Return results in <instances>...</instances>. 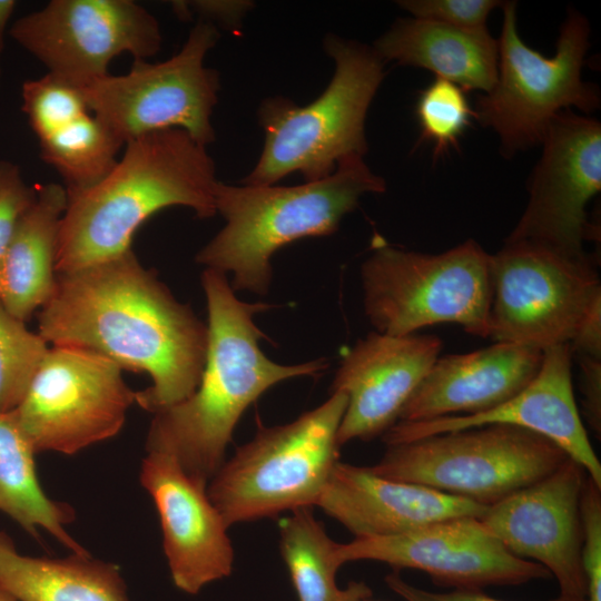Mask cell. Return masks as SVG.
<instances>
[{
  "label": "cell",
  "instance_id": "cell-1",
  "mask_svg": "<svg viewBox=\"0 0 601 601\" xmlns=\"http://www.w3.org/2000/svg\"><path fill=\"white\" fill-rule=\"evenodd\" d=\"M38 334L48 344L87 348L122 371L148 374L152 384L136 392L135 403L152 414L195 392L208 347L207 324L132 249L57 274Z\"/></svg>",
  "mask_w": 601,
  "mask_h": 601
},
{
  "label": "cell",
  "instance_id": "cell-2",
  "mask_svg": "<svg viewBox=\"0 0 601 601\" xmlns=\"http://www.w3.org/2000/svg\"><path fill=\"white\" fill-rule=\"evenodd\" d=\"M201 286L208 347L200 382L186 400L154 413L146 451L171 456L190 479L207 487L249 405L283 381L317 376L328 362L283 365L269 359L259 347L265 334L254 316L272 306L240 300L226 274L215 269L205 268Z\"/></svg>",
  "mask_w": 601,
  "mask_h": 601
},
{
  "label": "cell",
  "instance_id": "cell-3",
  "mask_svg": "<svg viewBox=\"0 0 601 601\" xmlns=\"http://www.w3.org/2000/svg\"><path fill=\"white\" fill-rule=\"evenodd\" d=\"M218 180L206 147L177 128L127 141L112 169L93 186L67 193L56 272L68 273L131 250L137 229L171 207L191 209L200 219L216 215Z\"/></svg>",
  "mask_w": 601,
  "mask_h": 601
},
{
  "label": "cell",
  "instance_id": "cell-4",
  "mask_svg": "<svg viewBox=\"0 0 601 601\" xmlns=\"http://www.w3.org/2000/svg\"><path fill=\"white\" fill-rule=\"evenodd\" d=\"M386 190L361 156L343 159L326 178L297 186L227 185L218 181L215 206L224 227L196 254L206 268L231 273V288L268 293L272 256L303 238L334 234L362 196Z\"/></svg>",
  "mask_w": 601,
  "mask_h": 601
},
{
  "label": "cell",
  "instance_id": "cell-5",
  "mask_svg": "<svg viewBox=\"0 0 601 601\" xmlns=\"http://www.w3.org/2000/svg\"><path fill=\"white\" fill-rule=\"evenodd\" d=\"M324 49L335 68L319 97L306 106L282 96L260 104L264 145L243 185H275L294 173L305 181L321 180L343 159L366 154V115L384 79L385 62L374 48L332 33Z\"/></svg>",
  "mask_w": 601,
  "mask_h": 601
},
{
  "label": "cell",
  "instance_id": "cell-6",
  "mask_svg": "<svg viewBox=\"0 0 601 601\" xmlns=\"http://www.w3.org/2000/svg\"><path fill=\"white\" fill-rule=\"evenodd\" d=\"M347 395L332 392L293 422L259 425L207 485V495L229 528L314 506L338 462L337 433Z\"/></svg>",
  "mask_w": 601,
  "mask_h": 601
},
{
  "label": "cell",
  "instance_id": "cell-7",
  "mask_svg": "<svg viewBox=\"0 0 601 601\" xmlns=\"http://www.w3.org/2000/svg\"><path fill=\"white\" fill-rule=\"evenodd\" d=\"M361 279L364 313L377 333L403 336L455 323L471 335H490V254L474 239L425 254L375 237Z\"/></svg>",
  "mask_w": 601,
  "mask_h": 601
},
{
  "label": "cell",
  "instance_id": "cell-8",
  "mask_svg": "<svg viewBox=\"0 0 601 601\" xmlns=\"http://www.w3.org/2000/svg\"><path fill=\"white\" fill-rule=\"evenodd\" d=\"M502 9L496 81L477 99L474 117L496 132L502 152L510 157L541 145L558 114L571 108L594 111L600 97L595 86L582 80L590 46V27L582 13L569 11L555 55L545 57L522 41L516 3L503 2Z\"/></svg>",
  "mask_w": 601,
  "mask_h": 601
},
{
  "label": "cell",
  "instance_id": "cell-9",
  "mask_svg": "<svg viewBox=\"0 0 601 601\" xmlns=\"http://www.w3.org/2000/svg\"><path fill=\"white\" fill-rule=\"evenodd\" d=\"M569 456L523 427L490 424L388 445L375 474L492 505L554 472Z\"/></svg>",
  "mask_w": 601,
  "mask_h": 601
},
{
  "label": "cell",
  "instance_id": "cell-10",
  "mask_svg": "<svg viewBox=\"0 0 601 601\" xmlns=\"http://www.w3.org/2000/svg\"><path fill=\"white\" fill-rule=\"evenodd\" d=\"M219 39L214 23L198 21L181 49L161 62L134 60L124 75H106L81 90L92 115L124 144L139 136L177 128L206 147L220 88L218 72L205 57Z\"/></svg>",
  "mask_w": 601,
  "mask_h": 601
},
{
  "label": "cell",
  "instance_id": "cell-11",
  "mask_svg": "<svg viewBox=\"0 0 601 601\" xmlns=\"http://www.w3.org/2000/svg\"><path fill=\"white\" fill-rule=\"evenodd\" d=\"M490 335L494 342L540 349L569 344L601 297L592 259L530 242H506L490 255Z\"/></svg>",
  "mask_w": 601,
  "mask_h": 601
},
{
  "label": "cell",
  "instance_id": "cell-12",
  "mask_svg": "<svg viewBox=\"0 0 601 601\" xmlns=\"http://www.w3.org/2000/svg\"><path fill=\"white\" fill-rule=\"evenodd\" d=\"M135 402L136 392L111 359L87 348L51 345L12 412L36 454L72 455L116 436Z\"/></svg>",
  "mask_w": 601,
  "mask_h": 601
},
{
  "label": "cell",
  "instance_id": "cell-13",
  "mask_svg": "<svg viewBox=\"0 0 601 601\" xmlns=\"http://www.w3.org/2000/svg\"><path fill=\"white\" fill-rule=\"evenodd\" d=\"M9 36L77 88L108 75L122 53L154 57L162 40L157 19L132 0H51L17 19Z\"/></svg>",
  "mask_w": 601,
  "mask_h": 601
},
{
  "label": "cell",
  "instance_id": "cell-14",
  "mask_svg": "<svg viewBox=\"0 0 601 601\" xmlns=\"http://www.w3.org/2000/svg\"><path fill=\"white\" fill-rule=\"evenodd\" d=\"M541 145L529 203L505 240L530 242L583 257L590 230L587 206L601 189V125L563 110L550 122Z\"/></svg>",
  "mask_w": 601,
  "mask_h": 601
},
{
  "label": "cell",
  "instance_id": "cell-15",
  "mask_svg": "<svg viewBox=\"0 0 601 601\" xmlns=\"http://www.w3.org/2000/svg\"><path fill=\"white\" fill-rule=\"evenodd\" d=\"M341 564L373 560L420 570L437 584L455 589L519 585L551 574L541 564L513 555L482 525L479 518H453L388 535L355 538L337 543Z\"/></svg>",
  "mask_w": 601,
  "mask_h": 601
},
{
  "label": "cell",
  "instance_id": "cell-16",
  "mask_svg": "<svg viewBox=\"0 0 601 601\" xmlns=\"http://www.w3.org/2000/svg\"><path fill=\"white\" fill-rule=\"evenodd\" d=\"M584 469L565 460L554 472L486 506L482 525L513 555L555 578L560 595L585 600L581 494Z\"/></svg>",
  "mask_w": 601,
  "mask_h": 601
},
{
  "label": "cell",
  "instance_id": "cell-17",
  "mask_svg": "<svg viewBox=\"0 0 601 601\" xmlns=\"http://www.w3.org/2000/svg\"><path fill=\"white\" fill-rule=\"evenodd\" d=\"M443 343L435 335L370 333L343 356L331 386L347 395L339 447L352 440L384 434L439 358Z\"/></svg>",
  "mask_w": 601,
  "mask_h": 601
},
{
  "label": "cell",
  "instance_id": "cell-18",
  "mask_svg": "<svg viewBox=\"0 0 601 601\" xmlns=\"http://www.w3.org/2000/svg\"><path fill=\"white\" fill-rule=\"evenodd\" d=\"M571 357L569 344L548 347L543 349L536 376L506 402L473 415L396 422L383 434V440L388 446L483 425H514L552 441L601 487V463L590 443L573 394Z\"/></svg>",
  "mask_w": 601,
  "mask_h": 601
},
{
  "label": "cell",
  "instance_id": "cell-19",
  "mask_svg": "<svg viewBox=\"0 0 601 601\" xmlns=\"http://www.w3.org/2000/svg\"><path fill=\"white\" fill-rule=\"evenodd\" d=\"M139 480L159 515L164 552L175 587L197 594L231 574L234 549L228 526L204 487L175 459L147 453Z\"/></svg>",
  "mask_w": 601,
  "mask_h": 601
},
{
  "label": "cell",
  "instance_id": "cell-20",
  "mask_svg": "<svg viewBox=\"0 0 601 601\" xmlns=\"http://www.w3.org/2000/svg\"><path fill=\"white\" fill-rule=\"evenodd\" d=\"M316 506L355 538L405 533L453 518H480L486 506L421 484L337 462Z\"/></svg>",
  "mask_w": 601,
  "mask_h": 601
},
{
  "label": "cell",
  "instance_id": "cell-21",
  "mask_svg": "<svg viewBox=\"0 0 601 601\" xmlns=\"http://www.w3.org/2000/svg\"><path fill=\"white\" fill-rule=\"evenodd\" d=\"M543 349L501 343L439 357L405 403L397 422L486 412L516 395L538 374Z\"/></svg>",
  "mask_w": 601,
  "mask_h": 601
},
{
  "label": "cell",
  "instance_id": "cell-22",
  "mask_svg": "<svg viewBox=\"0 0 601 601\" xmlns=\"http://www.w3.org/2000/svg\"><path fill=\"white\" fill-rule=\"evenodd\" d=\"M386 61L427 69L465 90L489 92L497 77V40L487 31L460 29L407 18L396 21L374 43Z\"/></svg>",
  "mask_w": 601,
  "mask_h": 601
},
{
  "label": "cell",
  "instance_id": "cell-23",
  "mask_svg": "<svg viewBox=\"0 0 601 601\" xmlns=\"http://www.w3.org/2000/svg\"><path fill=\"white\" fill-rule=\"evenodd\" d=\"M63 185L37 187L0 265V303L26 322L50 298L56 285L60 224L67 207Z\"/></svg>",
  "mask_w": 601,
  "mask_h": 601
},
{
  "label": "cell",
  "instance_id": "cell-24",
  "mask_svg": "<svg viewBox=\"0 0 601 601\" xmlns=\"http://www.w3.org/2000/svg\"><path fill=\"white\" fill-rule=\"evenodd\" d=\"M0 588L17 601H130L120 569L89 554L19 553L0 531Z\"/></svg>",
  "mask_w": 601,
  "mask_h": 601
},
{
  "label": "cell",
  "instance_id": "cell-25",
  "mask_svg": "<svg viewBox=\"0 0 601 601\" xmlns=\"http://www.w3.org/2000/svg\"><path fill=\"white\" fill-rule=\"evenodd\" d=\"M36 452L13 412L0 411V511L28 534L39 539L48 531L71 553L89 554L67 531L76 518L67 503L51 500L42 490L35 465Z\"/></svg>",
  "mask_w": 601,
  "mask_h": 601
},
{
  "label": "cell",
  "instance_id": "cell-26",
  "mask_svg": "<svg viewBox=\"0 0 601 601\" xmlns=\"http://www.w3.org/2000/svg\"><path fill=\"white\" fill-rule=\"evenodd\" d=\"M279 520V546L298 601H367L373 591L364 582L352 581L345 589L336 583L342 565L337 542L317 521L312 506L290 511Z\"/></svg>",
  "mask_w": 601,
  "mask_h": 601
},
{
  "label": "cell",
  "instance_id": "cell-27",
  "mask_svg": "<svg viewBox=\"0 0 601 601\" xmlns=\"http://www.w3.org/2000/svg\"><path fill=\"white\" fill-rule=\"evenodd\" d=\"M41 159L62 178L68 194L87 189L116 165L125 144L88 112L38 139Z\"/></svg>",
  "mask_w": 601,
  "mask_h": 601
},
{
  "label": "cell",
  "instance_id": "cell-28",
  "mask_svg": "<svg viewBox=\"0 0 601 601\" xmlns=\"http://www.w3.org/2000/svg\"><path fill=\"white\" fill-rule=\"evenodd\" d=\"M48 343L0 303V411L12 412L41 365Z\"/></svg>",
  "mask_w": 601,
  "mask_h": 601
},
{
  "label": "cell",
  "instance_id": "cell-29",
  "mask_svg": "<svg viewBox=\"0 0 601 601\" xmlns=\"http://www.w3.org/2000/svg\"><path fill=\"white\" fill-rule=\"evenodd\" d=\"M415 112L421 137L433 144L435 158L457 146L474 117L463 89L441 78H435L420 93Z\"/></svg>",
  "mask_w": 601,
  "mask_h": 601
},
{
  "label": "cell",
  "instance_id": "cell-30",
  "mask_svg": "<svg viewBox=\"0 0 601 601\" xmlns=\"http://www.w3.org/2000/svg\"><path fill=\"white\" fill-rule=\"evenodd\" d=\"M21 109L40 139L90 112L81 90L50 73L26 80Z\"/></svg>",
  "mask_w": 601,
  "mask_h": 601
},
{
  "label": "cell",
  "instance_id": "cell-31",
  "mask_svg": "<svg viewBox=\"0 0 601 601\" xmlns=\"http://www.w3.org/2000/svg\"><path fill=\"white\" fill-rule=\"evenodd\" d=\"M581 560L587 601H601V487L587 476L581 494Z\"/></svg>",
  "mask_w": 601,
  "mask_h": 601
},
{
  "label": "cell",
  "instance_id": "cell-32",
  "mask_svg": "<svg viewBox=\"0 0 601 601\" xmlns=\"http://www.w3.org/2000/svg\"><path fill=\"white\" fill-rule=\"evenodd\" d=\"M412 18L466 29H486L490 12L503 4L497 0H403L397 2Z\"/></svg>",
  "mask_w": 601,
  "mask_h": 601
},
{
  "label": "cell",
  "instance_id": "cell-33",
  "mask_svg": "<svg viewBox=\"0 0 601 601\" xmlns=\"http://www.w3.org/2000/svg\"><path fill=\"white\" fill-rule=\"evenodd\" d=\"M36 195L37 187L26 184L16 164L0 161V265L20 218L33 203Z\"/></svg>",
  "mask_w": 601,
  "mask_h": 601
},
{
  "label": "cell",
  "instance_id": "cell-34",
  "mask_svg": "<svg viewBox=\"0 0 601 601\" xmlns=\"http://www.w3.org/2000/svg\"><path fill=\"white\" fill-rule=\"evenodd\" d=\"M173 9L181 19L197 14L206 22L217 21L225 28L237 29L243 17L253 8L252 1H174Z\"/></svg>",
  "mask_w": 601,
  "mask_h": 601
},
{
  "label": "cell",
  "instance_id": "cell-35",
  "mask_svg": "<svg viewBox=\"0 0 601 601\" xmlns=\"http://www.w3.org/2000/svg\"><path fill=\"white\" fill-rule=\"evenodd\" d=\"M387 587L405 601H504L487 595L480 589H454L451 592H432L416 588L403 580L398 571H394L385 577ZM546 601H587L559 595Z\"/></svg>",
  "mask_w": 601,
  "mask_h": 601
},
{
  "label": "cell",
  "instance_id": "cell-36",
  "mask_svg": "<svg viewBox=\"0 0 601 601\" xmlns=\"http://www.w3.org/2000/svg\"><path fill=\"white\" fill-rule=\"evenodd\" d=\"M582 380V405L590 427L601 433V359L578 356Z\"/></svg>",
  "mask_w": 601,
  "mask_h": 601
},
{
  "label": "cell",
  "instance_id": "cell-37",
  "mask_svg": "<svg viewBox=\"0 0 601 601\" xmlns=\"http://www.w3.org/2000/svg\"><path fill=\"white\" fill-rule=\"evenodd\" d=\"M569 346L572 354L601 359V297L583 316Z\"/></svg>",
  "mask_w": 601,
  "mask_h": 601
},
{
  "label": "cell",
  "instance_id": "cell-38",
  "mask_svg": "<svg viewBox=\"0 0 601 601\" xmlns=\"http://www.w3.org/2000/svg\"><path fill=\"white\" fill-rule=\"evenodd\" d=\"M17 7V1L14 0H0V59L4 49V33L9 20ZM0 78H1V66H0Z\"/></svg>",
  "mask_w": 601,
  "mask_h": 601
},
{
  "label": "cell",
  "instance_id": "cell-39",
  "mask_svg": "<svg viewBox=\"0 0 601 601\" xmlns=\"http://www.w3.org/2000/svg\"><path fill=\"white\" fill-rule=\"evenodd\" d=\"M0 601H17L11 594L0 588Z\"/></svg>",
  "mask_w": 601,
  "mask_h": 601
},
{
  "label": "cell",
  "instance_id": "cell-40",
  "mask_svg": "<svg viewBox=\"0 0 601 601\" xmlns=\"http://www.w3.org/2000/svg\"><path fill=\"white\" fill-rule=\"evenodd\" d=\"M367 601H371V600H367Z\"/></svg>",
  "mask_w": 601,
  "mask_h": 601
}]
</instances>
